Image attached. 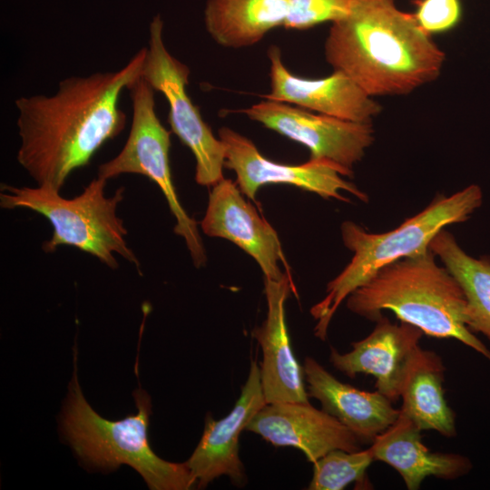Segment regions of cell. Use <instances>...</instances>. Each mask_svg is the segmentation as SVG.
Returning a JSON list of instances; mask_svg holds the SVG:
<instances>
[{
    "label": "cell",
    "mask_w": 490,
    "mask_h": 490,
    "mask_svg": "<svg viewBox=\"0 0 490 490\" xmlns=\"http://www.w3.org/2000/svg\"><path fill=\"white\" fill-rule=\"evenodd\" d=\"M144 56L145 47L118 71L67 77L54 95L15 100L21 139L16 159L37 186L60 192L74 171L124 130L119 99L142 76Z\"/></svg>",
    "instance_id": "6da1fadb"
},
{
    "label": "cell",
    "mask_w": 490,
    "mask_h": 490,
    "mask_svg": "<svg viewBox=\"0 0 490 490\" xmlns=\"http://www.w3.org/2000/svg\"><path fill=\"white\" fill-rule=\"evenodd\" d=\"M324 54L371 97L407 94L435 81L446 59L394 0H352L348 14L332 23Z\"/></svg>",
    "instance_id": "7a4b0ae2"
},
{
    "label": "cell",
    "mask_w": 490,
    "mask_h": 490,
    "mask_svg": "<svg viewBox=\"0 0 490 490\" xmlns=\"http://www.w3.org/2000/svg\"><path fill=\"white\" fill-rule=\"evenodd\" d=\"M435 256L427 249L384 266L347 298L348 309L371 321L390 310L425 335L457 339L490 359V351L466 325L461 286Z\"/></svg>",
    "instance_id": "3957f363"
},
{
    "label": "cell",
    "mask_w": 490,
    "mask_h": 490,
    "mask_svg": "<svg viewBox=\"0 0 490 490\" xmlns=\"http://www.w3.org/2000/svg\"><path fill=\"white\" fill-rule=\"evenodd\" d=\"M137 413L108 420L88 404L80 387L76 365L62 416V432L82 461L110 472L122 465L135 469L152 490H188L197 482L186 463L158 456L150 445L151 399L142 388L133 393Z\"/></svg>",
    "instance_id": "277c9868"
},
{
    "label": "cell",
    "mask_w": 490,
    "mask_h": 490,
    "mask_svg": "<svg viewBox=\"0 0 490 490\" xmlns=\"http://www.w3.org/2000/svg\"><path fill=\"white\" fill-rule=\"evenodd\" d=\"M482 198L477 185H470L449 197L439 195L424 211L384 233H369L355 222H343L342 240L353 257L328 283L326 296L310 309L318 321L315 336L321 340L327 338L328 325L341 303L381 268L429 249L438 231L466 220L480 207Z\"/></svg>",
    "instance_id": "5b68a950"
},
{
    "label": "cell",
    "mask_w": 490,
    "mask_h": 490,
    "mask_svg": "<svg viewBox=\"0 0 490 490\" xmlns=\"http://www.w3.org/2000/svg\"><path fill=\"white\" fill-rule=\"evenodd\" d=\"M106 183V180L96 177L73 199L47 187L4 183L0 188V206L5 210L28 209L50 221L53 234L42 246L46 253L55 251L59 246H72L107 267L117 269L116 253L140 270V262L125 240L127 230L116 213L125 188L122 186L107 197Z\"/></svg>",
    "instance_id": "8992f818"
},
{
    "label": "cell",
    "mask_w": 490,
    "mask_h": 490,
    "mask_svg": "<svg viewBox=\"0 0 490 490\" xmlns=\"http://www.w3.org/2000/svg\"><path fill=\"white\" fill-rule=\"evenodd\" d=\"M132 118L129 136L122 151L99 165L97 177L108 181L124 173L141 174L155 182L176 220L173 231L183 238L196 268L206 264L207 256L198 224L178 198L170 165L171 132L161 123L155 111L153 88L141 76L128 89Z\"/></svg>",
    "instance_id": "52a82bcc"
},
{
    "label": "cell",
    "mask_w": 490,
    "mask_h": 490,
    "mask_svg": "<svg viewBox=\"0 0 490 490\" xmlns=\"http://www.w3.org/2000/svg\"><path fill=\"white\" fill-rule=\"evenodd\" d=\"M163 27L161 15L153 16L149 25L142 77L154 91L165 96L172 132L191 150L196 160V182L212 187L224 178L225 147L220 138L214 136L199 107L189 97L186 86L190 69L167 50Z\"/></svg>",
    "instance_id": "ba28073f"
},
{
    "label": "cell",
    "mask_w": 490,
    "mask_h": 490,
    "mask_svg": "<svg viewBox=\"0 0 490 490\" xmlns=\"http://www.w3.org/2000/svg\"><path fill=\"white\" fill-rule=\"evenodd\" d=\"M250 120L261 123L306 146L310 161H328L341 168L348 177L353 166L374 142L371 122H358L314 113L281 102L265 100L240 110Z\"/></svg>",
    "instance_id": "9c48e42d"
},
{
    "label": "cell",
    "mask_w": 490,
    "mask_h": 490,
    "mask_svg": "<svg viewBox=\"0 0 490 490\" xmlns=\"http://www.w3.org/2000/svg\"><path fill=\"white\" fill-rule=\"evenodd\" d=\"M218 137L225 147V167L236 174V183L249 199L255 200L265 184H289L323 198L348 202L341 192H348L364 202L367 193L346 181V172L328 161H310L299 165L278 163L264 157L246 136L230 127H220Z\"/></svg>",
    "instance_id": "30bf717a"
},
{
    "label": "cell",
    "mask_w": 490,
    "mask_h": 490,
    "mask_svg": "<svg viewBox=\"0 0 490 490\" xmlns=\"http://www.w3.org/2000/svg\"><path fill=\"white\" fill-rule=\"evenodd\" d=\"M243 195L230 179L214 184L200 223L202 232L233 242L255 260L264 278L279 280L285 273L279 262L287 263L279 236Z\"/></svg>",
    "instance_id": "8fae6325"
},
{
    "label": "cell",
    "mask_w": 490,
    "mask_h": 490,
    "mask_svg": "<svg viewBox=\"0 0 490 490\" xmlns=\"http://www.w3.org/2000/svg\"><path fill=\"white\" fill-rule=\"evenodd\" d=\"M260 368L255 360L231 411L219 420L208 417L202 436L185 462L197 482L204 488L221 475L228 476L237 486L246 484L247 476L239 456V438L253 416L266 405Z\"/></svg>",
    "instance_id": "7c38bea8"
},
{
    "label": "cell",
    "mask_w": 490,
    "mask_h": 490,
    "mask_svg": "<svg viewBox=\"0 0 490 490\" xmlns=\"http://www.w3.org/2000/svg\"><path fill=\"white\" fill-rule=\"evenodd\" d=\"M376 322L368 336L351 344L349 352L341 354L330 348L329 360L350 378L360 373L372 375L376 390L396 401L421 348L419 341L424 333L407 322L392 323L384 316Z\"/></svg>",
    "instance_id": "4fadbf2b"
},
{
    "label": "cell",
    "mask_w": 490,
    "mask_h": 490,
    "mask_svg": "<svg viewBox=\"0 0 490 490\" xmlns=\"http://www.w3.org/2000/svg\"><path fill=\"white\" fill-rule=\"evenodd\" d=\"M270 93L264 98L289 103L317 113L342 120L371 122L382 110L353 80L339 71L321 79H306L293 74L284 65L280 49L271 45Z\"/></svg>",
    "instance_id": "5bb4252c"
},
{
    "label": "cell",
    "mask_w": 490,
    "mask_h": 490,
    "mask_svg": "<svg viewBox=\"0 0 490 490\" xmlns=\"http://www.w3.org/2000/svg\"><path fill=\"white\" fill-rule=\"evenodd\" d=\"M246 430L276 446H293L315 463L327 453L360 450V440L338 419L309 402L266 404Z\"/></svg>",
    "instance_id": "9a60e30c"
},
{
    "label": "cell",
    "mask_w": 490,
    "mask_h": 490,
    "mask_svg": "<svg viewBox=\"0 0 490 490\" xmlns=\"http://www.w3.org/2000/svg\"><path fill=\"white\" fill-rule=\"evenodd\" d=\"M293 290L289 273L279 280L264 278L267 316L252 336L262 351L260 380L267 404L309 402L304 369L292 351L285 318V301Z\"/></svg>",
    "instance_id": "2e32d148"
},
{
    "label": "cell",
    "mask_w": 490,
    "mask_h": 490,
    "mask_svg": "<svg viewBox=\"0 0 490 490\" xmlns=\"http://www.w3.org/2000/svg\"><path fill=\"white\" fill-rule=\"evenodd\" d=\"M309 397L318 400L322 410L348 427L361 443H372L398 417L400 409L378 391L358 389L338 380L314 358L303 365Z\"/></svg>",
    "instance_id": "e0dca14e"
},
{
    "label": "cell",
    "mask_w": 490,
    "mask_h": 490,
    "mask_svg": "<svg viewBox=\"0 0 490 490\" xmlns=\"http://www.w3.org/2000/svg\"><path fill=\"white\" fill-rule=\"evenodd\" d=\"M421 430L399 413L397 419L372 441L374 460L392 466L408 490H416L428 476L452 480L469 471V460L452 453L432 452L422 442Z\"/></svg>",
    "instance_id": "ac0fdd59"
},
{
    "label": "cell",
    "mask_w": 490,
    "mask_h": 490,
    "mask_svg": "<svg viewBox=\"0 0 490 490\" xmlns=\"http://www.w3.org/2000/svg\"><path fill=\"white\" fill-rule=\"evenodd\" d=\"M291 0H207L204 24L219 45L240 49L260 42L283 26Z\"/></svg>",
    "instance_id": "d6986e66"
},
{
    "label": "cell",
    "mask_w": 490,
    "mask_h": 490,
    "mask_svg": "<svg viewBox=\"0 0 490 490\" xmlns=\"http://www.w3.org/2000/svg\"><path fill=\"white\" fill-rule=\"evenodd\" d=\"M444 372L442 358L420 348L403 384L399 409L420 430H435L451 437L456 433V416L445 398Z\"/></svg>",
    "instance_id": "ffe728a7"
},
{
    "label": "cell",
    "mask_w": 490,
    "mask_h": 490,
    "mask_svg": "<svg viewBox=\"0 0 490 490\" xmlns=\"http://www.w3.org/2000/svg\"><path fill=\"white\" fill-rule=\"evenodd\" d=\"M429 249L464 291L468 328L482 333L490 340V259L468 255L445 228L431 240Z\"/></svg>",
    "instance_id": "44dd1931"
},
{
    "label": "cell",
    "mask_w": 490,
    "mask_h": 490,
    "mask_svg": "<svg viewBox=\"0 0 490 490\" xmlns=\"http://www.w3.org/2000/svg\"><path fill=\"white\" fill-rule=\"evenodd\" d=\"M373 461L369 448L353 452L332 450L313 463V476L308 489L341 490L352 482H362Z\"/></svg>",
    "instance_id": "7402d4cb"
},
{
    "label": "cell",
    "mask_w": 490,
    "mask_h": 490,
    "mask_svg": "<svg viewBox=\"0 0 490 490\" xmlns=\"http://www.w3.org/2000/svg\"><path fill=\"white\" fill-rule=\"evenodd\" d=\"M352 0H291L286 29L306 30L324 22L345 17Z\"/></svg>",
    "instance_id": "603a6c76"
},
{
    "label": "cell",
    "mask_w": 490,
    "mask_h": 490,
    "mask_svg": "<svg viewBox=\"0 0 490 490\" xmlns=\"http://www.w3.org/2000/svg\"><path fill=\"white\" fill-rule=\"evenodd\" d=\"M418 24L427 34H438L452 29L459 22V0H419L414 14Z\"/></svg>",
    "instance_id": "cb8c5ba5"
}]
</instances>
